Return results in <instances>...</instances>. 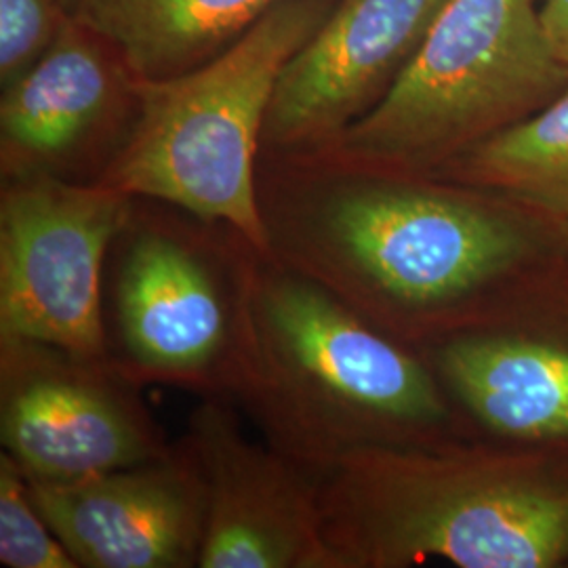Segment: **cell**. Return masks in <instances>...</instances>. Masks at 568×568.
Here are the masks:
<instances>
[{"label": "cell", "instance_id": "11", "mask_svg": "<svg viewBox=\"0 0 568 568\" xmlns=\"http://www.w3.org/2000/svg\"><path fill=\"white\" fill-rule=\"evenodd\" d=\"M447 0H335L284 65L262 159H310L371 112L405 70Z\"/></svg>", "mask_w": 568, "mask_h": 568}, {"label": "cell", "instance_id": "5", "mask_svg": "<svg viewBox=\"0 0 568 568\" xmlns=\"http://www.w3.org/2000/svg\"><path fill=\"white\" fill-rule=\"evenodd\" d=\"M333 4L281 0L213 60L178 77L138 81V119L100 183L232 225L267 251L260 211L265 116L284 65Z\"/></svg>", "mask_w": 568, "mask_h": 568}, {"label": "cell", "instance_id": "7", "mask_svg": "<svg viewBox=\"0 0 568 568\" xmlns=\"http://www.w3.org/2000/svg\"><path fill=\"white\" fill-rule=\"evenodd\" d=\"M131 206L103 183L2 182L0 339L105 361L103 270Z\"/></svg>", "mask_w": 568, "mask_h": 568}, {"label": "cell", "instance_id": "9", "mask_svg": "<svg viewBox=\"0 0 568 568\" xmlns=\"http://www.w3.org/2000/svg\"><path fill=\"white\" fill-rule=\"evenodd\" d=\"M183 447L206 497L199 568H335L312 474L244 434L234 398H199Z\"/></svg>", "mask_w": 568, "mask_h": 568}, {"label": "cell", "instance_id": "17", "mask_svg": "<svg viewBox=\"0 0 568 568\" xmlns=\"http://www.w3.org/2000/svg\"><path fill=\"white\" fill-rule=\"evenodd\" d=\"M65 0H0V84L23 77L60 39Z\"/></svg>", "mask_w": 568, "mask_h": 568}, {"label": "cell", "instance_id": "10", "mask_svg": "<svg viewBox=\"0 0 568 568\" xmlns=\"http://www.w3.org/2000/svg\"><path fill=\"white\" fill-rule=\"evenodd\" d=\"M138 110V81L121 55L70 16L41 60L2 89V182H102L131 135Z\"/></svg>", "mask_w": 568, "mask_h": 568}, {"label": "cell", "instance_id": "2", "mask_svg": "<svg viewBox=\"0 0 568 568\" xmlns=\"http://www.w3.org/2000/svg\"><path fill=\"white\" fill-rule=\"evenodd\" d=\"M447 389L426 361L297 270L262 251L253 366L239 406L265 443L321 480L368 448L434 445Z\"/></svg>", "mask_w": 568, "mask_h": 568}, {"label": "cell", "instance_id": "3", "mask_svg": "<svg viewBox=\"0 0 568 568\" xmlns=\"http://www.w3.org/2000/svg\"><path fill=\"white\" fill-rule=\"evenodd\" d=\"M335 568H549L568 558V490L462 448H368L321 478Z\"/></svg>", "mask_w": 568, "mask_h": 568}, {"label": "cell", "instance_id": "1", "mask_svg": "<svg viewBox=\"0 0 568 568\" xmlns=\"http://www.w3.org/2000/svg\"><path fill=\"white\" fill-rule=\"evenodd\" d=\"M422 178L260 159L267 253L396 339L432 331L514 264L523 236L467 192Z\"/></svg>", "mask_w": 568, "mask_h": 568}, {"label": "cell", "instance_id": "12", "mask_svg": "<svg viewBox=\"0 0 568 568\" xmlns=\"http://www.w3.org/2000/svg\"><path fill=\"white\" fill-rule=\"evenodd\" d=\"M37 506L82 568H199L206 497L182 440L163 459L72 483L28 480Z\"/></svg>", "mask_w": 568, "mask_h": 568}, {"label": "cell", "instance_id": "4", "mask_svg": "<svg viewBox=\"0 0 568 568\" xmlns=\"http://www.w3.org/2000/svg\"><path fill=\"white\" fill-rule=\"evenodd\" d=\"M262 248L236 227L133 199L103 270L105 361L138 386L239 403Z\"/></svg>", "mask_w": 568, "mask_h": 568}, {"label": "cell", "instance_id": "8", "mask_svg": "<svg viewBox=\"0 0 568 568\" xmlns=\"http://www.w3.org/2000/svg\"><path fill=\"white\" fill-rule=\"evenodd\" d=\"M142 389L108 361L0 339L2 450L39 483H72L163 459L175 443Z\"/></svg>", "mask_w": 568, "mask_h": 568}, {"label": "cell", "instance_id": "6", "mask_svg": "<svg viewBox=\"0 0 568 568\" xmlns=\"http://www.w3.org/2000/svg\"><path fill=\"white\" fill-rule=\"evenodd\" d=\"M568 87L539 0H447L382 102L295 161L429 175Z\"/></svg>", "mask_w": 568, "mask_h": 568}, {"label": "cell", "instance_id": "13", "mask_svg": "<svg viewBox=\"0 0 568 568\" xmlns=\"http://www.w3.org/2000/svg\"><path fill=\"white\" fill-rule=\"evenodd\" d=\"M443 386L488 429L516 438L568 436V352L554 345L453 335L434 352Z\"/></svg>", "mask_w": 568, "mask_h": 568}, {"label": "cell", "instance_id": "18", "mask_svg": "<svg viewBox=\"0 0 568 568\" xmlns=\"http://www.w3.org/2000/svg\"><path fill=\"white\" fill-rule=\"evenodd\" d=\"M539 18L556 60L568 70V0H539Z\"/></svg>", "mask_w": 568, "mask_h": 568}, {"label": "cell", "instance_id": "14", "mask_svg": "<svg viewBox=\"0 0 568 568\" xmlns=\"http://www.w3.org/2000/svg\"><path fill=\"white\" fill-rule=\"evenodd\" d=\"M281 0H65L135 81L178 77L220 55Z\"/></svg>", "mask_w": 568, "mask_h": 568}, {"label": "cell", "instance_id": "15", "mask_svg": "<svg viewBox=\"0 0 568 568\" xmlns=\"http://www.w3.org/2000/svg\"><path fill=\"white\" fill-rule=\"evenodd\" d=\"M429 178L495 190L568 220V87Z\"/></svg>", "mask_w": 568, "mask_h": 568}, {"label": "cell", "instance_id": "16", "mask_svg": "<svg viewBox=\"0 0 568 568\" xmlns=\"http://www.w3.org/2000/svg\"><path fill=\"white\" fill-rule=\"evenodd\" d=\"M0 565L7 568H79L37 506L26 474L0 455Z\"/></svg>", "mask_w": 568, "mask_h": 568}]
</instances>
